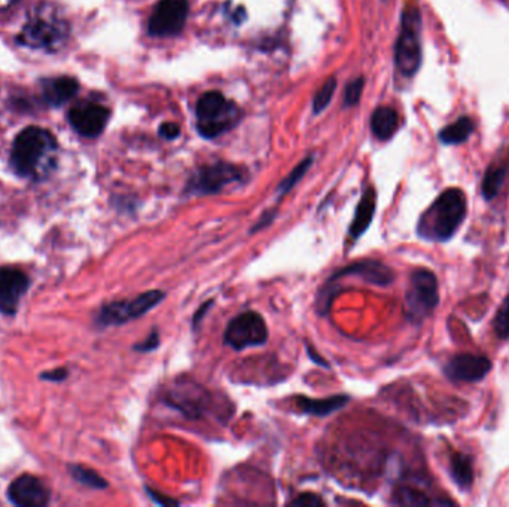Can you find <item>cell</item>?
I'll use <instances>...</instances> for the list:
<instances>
[{
	"mask_svg": "<svg viewBox=\"0 0 509 507\" xmlns=\"http://www.w3.org/2000/svg\"><path fill=\"white\" fill-rule=\"evenodd\" d=\"M214 301L211 299V301L204 302L197 311H195L194 318H192V327L197 329L200 326V323L203 322V318L206 317L207 313L211 311L212 306H213Z\"/></svg>",
	"mask_w": 509,
	"mask_h": 507,
	"instance_id": "obj_33",
	"label": "cell"
},
{
	"mask_svg": "<svg viewBox=\"0 0 509 507\" xmlns=\"http://www.w3.org/2000/svg\"><path fill=\"white\" fill-rule=\"evenodd\" d=\"M68 377H69V370L66 367H56V369L47 370L41 374V379L51 381V383H60V381H65Z\"/></svg>",
	"mask_w": 509,
	"mask_h": 507,
	"instance_id": "obj_31",
	"label": "cell"
},
{
	"mask_svg": "<svg viewBox=\"0 0 509 507\" xmlns=\"http://www.w3.org/2000/svg\"><path fill=\"white\" fill-rule=\"evenodd\" d=\"M109 109L94 101L78 103L77 106H73V109H70L69 115H68L72 129L84 138L100 136L109 121Z\"/></svg>",
	"mask_w": 509,
	"mask_h": 507,
	"instance_id": "obj_12",
	"label": "cell"
},
{
	"mask_svg": "<svg viewBox=\"0 0 509 507\" xmlns=\"http://www.w3.org/2000/svg\"><path fill=\"white\" fill-rule=\"evenodd\" d=\"M160 134L167 140H174L181 136V127L176 122H164L160 127Z\"/></svg>",
	"mask_w": 509,
	"mask_h": 507,
	"instance_id": "obj_32",
	"label": "cell"
},
{
	"mask_svg": "<svg viewBox=\"0 0 509 507\" xmlns=\"http://www.w3.org/2000/svg\"><path fill=\"white\" fill-rule=\"evenodd\" d=\"M68 469H69L73 480L81 483L84 487L91 488V490H106L109 487L108 481L103 476L99 475L98 471H93V469H88L82 464H70Z\"/></svg>",
	"mask_w": 509,
	"mask_h": 507,
	"instance_id": "obj_24",
	"label": "cell"
},
{
	"mask_svg": "<svg viewBox=\"0 0 509 507\" xmlns=\"http://www.w3.org/2000/svg\"><path fill=\"white\" fill-rule=\"evenodd\" d=\"M69 36V25L53 9L42 5L28 16L27 23L23 26L16 42L33 49H44L54 53L65 44Z\"/></svg>",
	"mask_w": 509,
	"mask_h": 507,
	"instance_id": "obj_3",
	"label": "cell"
},
{
	"mask_svg": "<svg viewBox=\"0 0 509 507\" xmlns=\"http://www.w3.org/2000/svg\"><path fill=\"white\" fill-rule=\"evenodd\" d=\"M8 499L18 507H45L51 500L49 488L37 476L25 473L11 482Z\"/></svg>",
	"mask_w": 509,
	"mask_h": 507,
	"instance_id": "obj_14",
	"label": "cell"
},
{
	"mask_svg": "<svg viewBox=\"0 0 509 507\" xmlns=\"http://www.w3.org/2000/svg\"><path fill=\"white\" fill-rule=\"evenodd\" d=\"M57 150L56 138L48 129L27 127L14 140L11 167L20 178L39 181L56 167Z\"/></svg>",
	"mask_w": 509,
	"mask_h": 507,
	"instance_id": "obj_1",
	"label": "cell"
},
{
	"mask_svg": "<svg viewBox=\"0 0 509 507\" xmlns=\"http://www.w3.org/2000/svg\"><path fill=\"white\" fill-rule=\"evenodd\" d=\"M268 327L263 316L256 311H244L235 316L223 334V343L233 350L243 351L267 343Z\"/></svg>",
	"mask_w": 509,
	"mask_h": 507,
	"instance_id": "obj_9",
	"label": "cell"
},
{
	"mask_svg": "<svg viewBox=\"0 0 509 507\" xmlns=\"http://www.w3.org/2000/svg\"><path fill=\"white\" fill-rule=\"evenodd\" d=\"M242 118V110L234 101L218 91L203 94L197 103V129L203 138H218L234 129Z\"/></svg>",
	"mask_w": 509,
	"mask_h": 507,
	"instance_id": "obj_4",
	"label": "cell"
},
{
	"mask_svg": "<svg viewBox=\"0 0 509 507\" xmlns=\"http://www.w3.org/2000/svg\"><path fill=\"white\" fill-rule=\"evenodd\" d=\"M311 162H313V158H307V160H304L303 162H299L296 169L292 170V173L289 174V176L280 183L279 188H277L280 198H282L283 195H286L287 192H291V190H294V186L304 178V174L307 173Z\"/></svg>",
	"mask_w": 509,
	"mask_h": 507,
	"instance_id": "obj_25",
	"label": "cell"
},
{
	"mask_svg": "<svg viewBox=\"0 0 509 507\" xmlns=\"http://www.w3.org/2000/svg\"><path fill=\"white\" fill-rule=\"evenodd\" d=\"M190 13L188 0H161L150 18L152 36L169 37L182 32Z\"/></svg>",
	"mask_w": 509,
	"mask_h": 507,
	"instance_id": "obj_10",
	"label": "cell"
},
{
	"mask_svg": "<svg viewBox=\"0 0 509 507\" xmlns=\"http://www.w3.org/2000/svg\"><path fill=\"white\" fill-rule=\"evenodd\" d=\"M158 346H160V334L157 329H154L148 338L143 339L140 344H136L133 350L139 351V353H151V351L157 350Z\"/></svg>",
	"mask_w": 509,
	"mask_h": 507,
	"instance_id": "obj_29",
	"label": "cell"
},
{
	"mask_svg": "<svg viewBox=\"0 0 509 507\" xmlns=\"http://www.w3.org/2000/svg\"><path fill=\"white\" fill-rule=\"evenodd\" d=\"M473 131V122L469 117H462L454 124H450L441 129L440 140L444 145H461L465 143Z\"/></svg>",
	"mask_w": 509,
	"mask_h": 507,
	"instance_id": "obj_22",
	"label": "cell"
},
{
	"mask_svg": "<svg viewBox=\"0 0 509 507\" xmlns=\"http://www.w3.org/2000/svg\"><path fill=\"white\" fill-rule=\"evenodd\" d=\"M490 370L489 358L478 355L454 356L444 367L445 375L457 383H477L484 379Z\"/></svg>",
	"mask_w": 509,
	"mask_h": 507,
	"instance_id": "obj_15",
	"label": "cell"
},
{
	"mask_svg": "<svg viewBox=\"0 0 509 507\" xmlns=\"http://www.w3.org/2000/svg\"><path fill=\"white\" fill-rule=\"evenodd\" d=\"M9 2H13V4H14V2H16V0H9Z\"/></svg>",
	"mask_w": 509,
	"mask_h": 507,
	"instance_id": "obj_35",
	"label": "cell"
},
{
	"mask_svg": "<svg viewBox=\"0 0 509 507\" xmlns=\"http://www.w3.org/2000/svg\"><path fill=\"white\" fill-rule=\"evenodd\" d=\"M400 127V117L392 108H379L371 118V129L379 140H389Z\"/></svg>",
	"mask_w": 509,
	"mask_h": 507,
	"instance_id": "obj_20",
	"label": "cell"
},
{
	"mask_svg": "<svg viewBox=\"0 0 509 507\" xmlns=\"http://www.w3.org/2000/svg\"><path fill=\"white\" fill-rule=\"evenodd\" d=\"M421 20L416 6H407L402 13L400 36L395 47V65L404 77H414L421 65Z\"/></svg>",
	"mask_w": 509,
	"mask_h": 507,
	"instance_id": "obj_6",
	"label": "cell"
},
{
	"mask_svg": "<svg viewBox=\"0 0 509 507\" xmlns=\"http://www.w3.org/2000/svg\"><path fill=\"white\" fill-rule=\"evenodd\" d=\"M350 402V396L336 395L327 398H296V405L303 414L315 415V417H327L332 412L343 409Z\"/></svg>",
	"mask_w": 509,
	"mask_h": 507,
	"instance_id": "obj_19",
	"label": "cell"
},
{
	"mask_svg": "<svg viewBox=\"0 0 509 507\" xmlns=\"http://www.w3.org/2000/svg\"><path fill=\"white\" fill-rule=\"evenodd\" d=\"M346 277H358L369 285L376 286H390L395 282V273L390 266L383 262L374 261V259H364V261L353 262L350 265L344 266L336 271L331 277L327 278L325 285H334Z\"/></svg>",
	"mask_w": 509,
	"mask_h": 507,
	"instance_id": "obj_13",
	"label": "cell"
},
{
	"mask_svg": "<svg viewBox=\"0 0 509 507\" xmlns=\"http://www.w3.org/2000/svg\"><path fill=\"white\" fill-rule=\"evenodd\" d=\"M206 398H209V393L203 387H190L183 381L182 386L176 387V390L170 391L167 402L171 407L178 408L179 411H182L186 417L198 419L206 412Z\"/></svg>",
	"mask_w": 509,
	"mask_h": 507,
	"instance_id": "obj_16",
	"label": "cell"
},
{
	"mask_svg": "<svg viewBox=\"0 0 509 507\" xmlns=\"http://www.w3.org/2000/svg\"><path fill=\"white\" fill-rule=\"evenodd\" d=\"M336 78L327 79V81L322 85V88L316 93L315 98H313V112L320 113L322 110L327 109V106L331 103L332 96L336 93Z\"/></svg>",
	"mask_w": 509,
	"mask_h": 507,
	"instance_id": "obj_26",
	"label": "cell"
},
{
	"mask_svg": "<svg viewBox=\"0 0 509 507\" xmlns=\"http://www.w3.org/2000/svg\"><path fill=\"white\" fill-rule=\"evenodd\" d=\"M440 302L437 275L431 270L412 271L405 295V316L414 325H421L432 315Z\"/></svg>",
	"mask_w": 509,
	"mask_h": 507,
	"instance_id": "obj_7",
	"label": "cell"
},
{
	"mask_svg": "<svg viewBox=\"0 0 509 507\" xmlns=\"http://www.w3.org/2000/svg\"><path fill=\"white\" fill-rule=\"evenodd\" d=\"M466 197L459 188H450L441 193L423 214L417 233L428 242H447L461 228L466 218Z\"/></svg>",
	"mask_w": 509,
	"mask_h": 507,
	"instance_id": "obj_2",
	"label": "cell"
},
{
	"mask_svg": "<svg viewBox=\"0 0 509 507\" xmlns=\"http://www.w3.org/2000/svg\"><path fill=\"white\" fill-rule=\"evenodd\" d=\"M362 91H364V78H358L355 81L350 82L348 88H346V94H344V103H346V106L358 105L360 96H362Z\"/></svg>",
	"mask_w": 509,
	"mask_h": 507,
	"instance_id": "obj_28",
	"label": "cell"
},
{
	"mask_svg": "<svg viewBox=\"0 0 509 507\" xmlns=\"http://www.w3.org/2000/svg\"><path fill=\"white\" fill-rule=\"evenodd\" d=\"M508 171L509 161H496L487 169L484 181H483V195L487 202H492L502 190Z\"/></svg>",
	"mask_w": 509,
	"mask_h": 507,
	"instance_id": "obj_21",
	"label": "cell"
},
{
	"mask_svg": "<svg viewBox=\"0 0 509 507\" xmlns=\"http://www.w3.org/2000/svg\"><path fill=\"white\" fill-rule=\"evenodd\" d=\"M247 179V171L242 167L228 162H216L198 170L186 186L190 195H213L225 190L226 186L243 183Z\"/></svg>",
	"mask_w": 509,
	"mask_h": 507,
	"instance_id": "obj_8",
	"label": "cell"
},
{
	"mask_svg": "<svg viewBox=\"0 0 509 507\" xmlns=\"http://www.w3.org/2000/svg\"><path fill=\"white\" fill-rule=\"evenodd\" d=\"M493 329L497 336L501 339H506L509 336V295L505 301L502 302L493 320Z\"/></svg>",
	"mask_w": 509,
	"mask_h": 507,
	"instance_id": "obj_27",
	"label": "cell"
},
{
	"mask_svg": "<svg viewBox=\"0 0 509 507\" xmlns=\"http://www.w3.org/2000/svg\"><path fill=\"white\" fill-rule=\"evenodd\" d=\"M291 504L303 507H315L324 506V500L320 499L319 495L313 494H301L296 500H292Z\"/></svg>",
	"mask_w": 509,
	"mask_h": 507,
	"instance_id": "obj_30",
	"label": "cell"
},
{
	"mask_svg": "<svg viewBox=\"0 0 509 507\" xmlns=\"http://www.w3.org/2000/svg\"><path fill=\"white\" fill-rule=\"evenodd\" d=\"M450 464H452V476L454 482L462 490H468L473 485V469L471 459H469L468 455L454 452L452 460H450Z\"/></svg>",
	"mask_w": 509,
	"mask_h": 507,
	"instance_id": "obj_23",
	"label": "cell"
},
{
	"mask_svg": "<svg viewBox=\"0 0 509 507\" xmlns=\"http://www.w3.org/2000/svg\"><path fill=\"white\" fill-rule=\"evenodd\" d=\"M30 277L16 266H0V313L16 315L20 302L30 287Z\"/></svg>",
	"mask_w": 509,
	"mask_h": 507,
	"instance_id": "obj_11",
	"label": "cell"
},
{
	"mask_svg": "<svg viewBox=\"0 0 509 507\" xmlns=\"http://www.w3.org/2000/svg\"><path fill=\"white\" fill-rule=\"evenodd\" d=\"M79 91V82L75 78L60 77L47 79L42 84V97L49 106L65 105Z\"/></svg>",
	"mask_w": 509,
	"mask_h": 507,
	"instance_id": "obj_17",
	"label": "cell"
},
{
	"mask_svg": "<svg viewBox=\"0 0 509 507\" xmlns=\"http://www.w3.org/2000/svg\"><path fill=\"white\" fill-rule=\"evenodd\" d=\"M146 492L150 494L151 499L154 500L155 503L161 504V506H166V504H179L178 502H174V500L164 499V495L160 494V492L152 491L151 488H146Z\"/></svg>",
	"mask_w": 509,
	"mask_h": 507,
	"instance_id": "obj_34",
	"label": "cell"
},
{
	"mask_svg": "<svg viewBox=\"0 0 509 507\" xmlns=\"http://www.w3.org/2000/svg\"><path fill=\"white\" fill-rule=\"evenodd\" d=\"M377 192L374 188H368L364 195L360 198L359 204L356 207L355 216H353L352 225L348 230V235L352 240H358L367 233L371 226L372 219L376 214Z\"/></svg>",
	"mask_w": 509,
	"mask_h": 507,
	"instance_id": "obj_18",
	"label": "cell"
},
{
	"mask_svg": "<svg viewBox=\"0 0 509 507\" xmlns=\"http://www.w3.org/2000/svg\"><path fill=\"white\" fill-rule=\"evenodd\" d=\"M164 299H166V294L162 290H148L134 298L108 302L98 311L94 323L99 329L122 326L133 320H138L141 316L148 315Z\"/></svg>",
	"mask_w": 509,
	"mask_h": 507,
	"instance_id": "obj_5",
	"label": "cell"
}]
</instances>
